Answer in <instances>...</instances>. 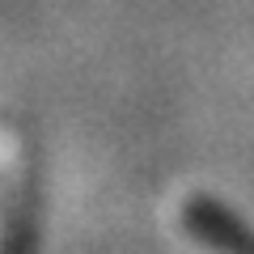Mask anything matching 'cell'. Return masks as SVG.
Here are the masks:
<instances>
[{"mask_svg": "<svg viewBox=\"0 0 254 254\" xmlns=\"http://www.w3.org/2000/svg\"><path fill=\"white\" fill-rule=\"evenodd\" d=\"M187 229L195 237H203L208 246H216L220 254H254V233L212 199H190L187 203Z\"/></svg>", "mask_w": 254, "mask_h": 254, "instance_id": "1", "label": "cell"}]
</instances>
